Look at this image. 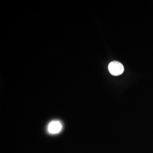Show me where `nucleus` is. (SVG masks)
Segmentation results:
<instances>
[{"label": "nucleus", "mask_w": 153, "mask_h": 153, "mask_svg": "<svg viewBox=\"0 0 153 153\" xmlns=\"http://www.w3.org/2000/svg\"><path fill=\"white\" fill-rule=\"evenodd\" d=\"M108 71L112 75L117 76L123 73L124 71V68L121 62L114 61L109 63Z\"/></svg>", "instance_id": "f257e3e1"}, {"label": "nucleus", "mask_w": 153, "mask_h": 153, "mask_svg": "<svg viewBox=\"0 0 153 153\" xmlns=\"http://www.w3.org/2000/svg\"><path fill=\"white\" fill-rule=\"evenodd\" d=\"M62 127V124L59 121H52L48 126V131L51 134H57L61 131Z\"/></svg>", "instance_id": "f03ea898"}]
</instances>
